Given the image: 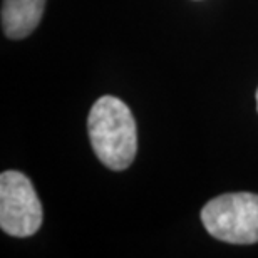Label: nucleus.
I'll return each instance as SVG.
<instances>
[{
  "label": "nucleus",
  "instance_id": "1",
  "mask_svg": "<svg viewBox=\"0 0 258 258\" xmlns=\"http://www.w3.org/2000/svg\"><path fill=\"white\" fill-rule=\"evenodd\" d=\"M87 131L97 159L112 171L131 166L138 151V129L131 109L114 96H102L91 107Z\"/></svg>",
  "mask_w": 258,
  "mask_h": 258
},
{
  "label": "nucleus",
  "instance_id": "2",
  "mask_svg": "<svg viewBox=\"0 0 258 258\" xmlns=\"http://www.w3.org/2000/svg\"><path fill=\"white\" fill-rule=\"evenodd\" d=\"M201 223L220 241L233 245L258 243V195L216 196L201 210Z\"/></svg>",
  "mask_w": 258,
  "mask_h": 258
},
{
  "label": "nucleus",
  "instance_id": "3",
  "mask_svg": "<svg viewBox=\"0 0 258 258\" xmlns=\"http://www.w3.org/2000/svg\"><path fill=\"white\" fill-rule=\"evenodd\" d=\"M42 218L32 181L20 171L0 174V228L10 236L27 238L40 228Z\"/></svg>",
  "mask_w": 258,
  "mask_h": 258
},
{
  "label": "nucleus",
  "instance_id": "4",
  "mask_svg": "<svg viewBox=\"0 0 258 258\" xmlns=\"http://www.w3.org/2000/svg\"><path fill=\"white\" fill-rule=\"evenodd\" d=\"M45 0H4L2 29L9 39L19 40L32 34L40 22Z\"/></svg>",
  "mask_w": 258,
  "mask_h": 258
},
{
  "label": "nucleus",
  "instance_id": "5",
  "mask_svg": "<svg viewBox=\"0 0 258 258\" xmlns=\"http://www.w3.org/2000/svg\"><path fill=\"white\" fill-rule=\"evenodd\" d=\"M256 109H258V91H256Z\"/></svg>",
  "mask_w": 258,
  "mask_h": 258
}]
</instances>
